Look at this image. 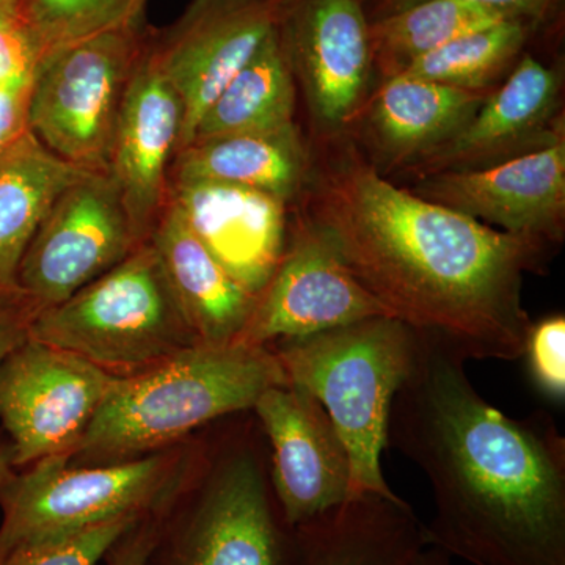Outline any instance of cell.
I'll use <instances>...</instances> for the list:
<instances>
[{"mask_svg":"<svg viewBox=\"0 0 565 565\" xmlns=\"http://www.w3.org/2000/svg\"><path fill=\"white\" fill-rule=\"evenodd\" d=\"M311 166V147L299 126L277 131L230 134L192 141L174 154L170 181H211L297 202Z\"/></svg>","mask_w":565,"mask_h":565,"instance_id":"obj_22","label":"cell"},{"mask_svg":"<svg viewBox=\"0 0 565 565\" xmlns=\"http://www.w3.org/2000/svg\"><path fill=\"white\" fill-rule=\"evenodd\" d=\"M252 412L269 441L270 481L289 525L311 522L351 498V457L315 396L273 386Z\"/></svg>","mask_w":565,"mask_h":565,"instance_id":"obj_15","label":"cell"},{"mask_svg":"<svg viewBox=\"0 0 565 565\" xmlns=\"http://www.w3.org/2000/svg\"><path fill=\"white\" fill-rule=\"evenodd\" d=\"M375 316L390 315L333 245L296 212L280 263L234 343L270 345Z\"/></svg>","mask_w":565,"mask_h":565,"instance_id":"obj_13","label":"cell"},{"mask_svg":"<svg viewBox=\"0 0 565 565\" xmlns=\"http://www.w3.org/2000/svg\"><path fill=\"white\" fill-rule=\"evenodd\" d=\"M182 122L180 95L148 54L145 40L122 98L109 167L140 243L150 241L166 207L169 170L180 147Z\"/></svg>","mask_w":565,"mask_h":565,"instance_id":"obj_17","label":"cell"},{"mask_svg":"<svg viewBox=\"0 0 565 565\" xmlns=\"http://www.w3.org/2000/svg\"><path fill=\"white\" fill-rule=\"evenodd\" d=\"M280 13L281 0H192L169 28L148 29V54L184 109L178 151L191 143L204 111L277 29Z\"/></svg>","mask_w":565,"mask_h":565,"instance_id":"obj_12","label":"cell"},{"mask_svg":"<svg viewBox=\"0 0 565 565\" xmlns=\"http://www.w3.org/2000/svg\"><path fill=\"white\" fill-rule=\"evenodd\" d=\"M504 20L514 17L468 0H423L385 14L371 21L374 73L390 79L457 36Z\"/></svg>","mask_w":565,"mask_h":565,"instance_id":"obj_25","label":"cell"},{"mask_svg":"<svg viewBox=\"0 0 565 565\" xmlns=\"http://www.w3.org/2000/svg\"><path fill=\"white\" fill-rule=\"evenodd\" d=\"M467 359L418 332L386 445L429 482L427 545L473 565H565V438L546 412L511 418L481 396Z\"/></svg>","mask_w":565,"mask_h":565,"instance_id":"obj_2","label":"cell"},{"mask_svg":"<svg viewBox=\"0 0 565 565\" xmlns=\"http://www.w3.org/2000/svg\"><path fill=\"white\" fill-rule=\"evenodd\" d=\"M170 473L167 455L90 467L71 463L68 455L44 457L0 484V556L122 516L154 514L166 503Z\"/></svg>","mask_w":565,"mask_h":565,"instance_id":"obj_8","label":"cell"},{"mask_svg":"<svg viewBox=\"0 0 565 565\" xmlns=\"http://www.w3.org/2000/svg\"><path fill=\"white\" fill-rule=\"evenodd\" d=\"M20 13V0H0V21Z\"/></svg>","mask_w":565,"mask_h":565,"instance_id":"obj_37","label":"cell"},{"mask_svg":"<svg viewBox=\"0 0 565 565\" xmlns=\"http://www.w3.org/2000/svg\"><path fill=\"white\" fill-rule=\"evenodd\" d=\"M145 565H303L299 531L285 519L270 467L253 446L226 449L170 533L156 519Z\"/></svg>","mask_w":565,"mask_h":565,"instance_id":"obj_7","label":"cell"},{"mask_svg":"<svg viewBox=\"0 0 565 565\" xmlns=\"http://www.w3.org/2000/svg\"><path fill=\"white\" fill-rule=\"evenodd\" d=\"M563 140V74L523 54L459 132L399 173L419 180L438 173L476 172Z\"/></svg>","mask_w":565,"mask_h":565,"instance_id":"obj_14","label":"cell"},{"mask_svg":"<svg viewBox=\"0 0 565 565\" xmlns=\"http://www.w3.org/2000/svg\"><path fill=\"white\" fill-rule=\"evenodd\" d=\"M408 191L550 248L565 232V140L489 169L419 178Z\"/></svg>","mask_w":565,"mask_h":565,"instance_id":"obj_16","label":"cell"},{"mask_svg":"<svg viewBox=\"0 0 565 565\" xmlns=\"http://www.w3.org/2000/svg\"><path fill=\"white\" fill-rule=\"evenodd\" d=\"M296 527L303 565H412L427 545L411 504L375 493L349 498Z\"/></svg>","mask_w":565,"mask_h":565,"instance_id":"obj_21","label":"cell"},{"mask_svg":"<svg viewBox=\"0 0 565 565\" xmlns=\"http://www.w3.org/2000/svg\"><path fill=\"white\" fill-rule=\"evenodd\" d=\"M148 29L143 22L88 36L43 58L29 98V131L55 156L109 173L126 88Z\"/></svg>","mask_w":565,"mask_h":565,"instance_id":"obj_6","label":"cell"},{"mask_svg":"<svg viewBox=\"0 0 565 565\" xmlns=\"http://www.w3.org/2000/svg\"><path fill=\"white\" fill-rule=\"evenodd\" d=\"M118 375L29 337L0 362V422L14 467L70 455Z\"/></svg>","mask_w":565,"mask_h":565,"instance_id":"obj_10","label":"cell"},{"mask_svg":"<svg viewBox=\"0 0 565 565\" xmlns=\"http://www.w3.org/2000/svg\"><path fill=\"white\" fill-rule=\"evenodd\" d=\"M156 514L141 519L107 552L109 565H145L154 545Z\"/></svg>","mask_w":565,"mask_h":565,"instance_id":"obj_34","label":"cell"},{"mask_svg":"<svg viewBox=\"0 0 565 565\" xmlns=\"http://www.w3.org/2000/svg\"><path fill=\"white\" fill-rule=\"evenodd\" d=\"M41 308L21 288L0 291V362L31 337Z\"/></svg>","mask_w":565,"mask_h":565,"instance_id":"obj_31","label":"cell"},{"mask_svg":"<svg viewBox=\"0 0 565 565\" xmlns=\"http://www.w3.org/2000/svg\"><path fill=\"white\" fill-rule=\"evenodd\" d=\"M296 79L275 29L204 111L192 141L288 128L296 125Z\"/></svg>","mask_w":565,"mask_h":565,"instance_id":"obj_24","label":"cell"},{"mask_svg":"<svg viewBox=\"0 0 565 565\" xmlns=\"http://www.w3.org/2000/svg\"><path fill=\"white\" fill-rule=\"evenodd\" d=\"M200 344H233L258 296L230 275L167 200L150 236Z\"/></svg>","mask_w":565,"mask_h":565,"instance_id":"obj_20","label":"cell"},{"mask_svg":"<svg viewBox=\"0 0 565 565\" xmlns=\"http://www.w3.org/2000/svg\"><path fill=\"white\" fill-rule=\"evenodd\" d=\"M41 62L43 51L21 13L0 21V87L32 82Z\"/></svg>","mask_w":565,"mask_h":565,"instance_id":"obj_30","label":"cell"},{"mask_svg":"<svg viewBox=\"0 0 565 565\" xmlns=\"http://www.w3.org/2000/svg\"><path fill=\"white\" fill-rule=\"evenodd\" d=\"M141 244L110 174H85L40 222L22 256L18 286L43 310L109 273Z\"/></svg>","mask_w":565,"mask_h":565,"instance_id":"obj_11","label":"cell"},{"mask_svg":"<svg viewBox=\"0 0 565 565\" xmlns=\"http://www.w3.org/2000/svg\"><path fill=\"white\" fill-rule=\"evenodd\" d=\"M535 385L563 403L565 397V318L548 316L531 323L525 353Z\"/></svg>","mask_w":565,"mask_h":565,"instance_id":"obj_29","label":"cell"},{"mask_svg":"<svg viewBox=\"0 0 565 565\" xmlns=\"http://www.w3.org/2000/svg\"><path fill=\"white\" fill-rule=\"evenodd\" d=\"M492 93L397 74L371 93L355 128L373 148L374 159L367 158L375 166L401 172L459 132Z\"/></svg>","mask_w":565,"mask_h":565,"instance_id":"obj_19","label":"cell"},{"mask_svg":"<svg viewBox=\"0 0 565 565\" xmlns=\"http://www.w3.org/2000/svg\"><path fill=\"white\" fill-rule=\"evenodd\" d=\"M31 338L115 375L200 344L151 241L70 299L40 310Z\"/></svg>","mask_w":565,"mask_h":565,"instance_id":"obj_5","label":"cell"},{"mask_svg":"<svg viewBox=\"0 0 565 565\" xmlns=\"http://www.w3.org/2000/svg\"><path fill=\"white\" fill-rule=\"evenodd\" d=\"M47 150L31 131L0 158V291L20 288L25 248L58 195L85 174Z\"/></svg>","mask_w":565,"mask_h":565,"instance_id":"obj_23","label":"cell"},{"mask_svg":"<svg viewBox=\"0 0 565 565\" xmlns=\"http://www.w3.org/2000/svg\"><path fill=\"white\" fill-rule=\"evenodd\" d=\"M412 565H452V557L437 546L426 545Z\"/></svg>","mask_w":565,"mask_h":565,"instance_id":"obj_35","label":"cell"},{"mask_svg":"<svg viewBox=\"0 0 565 565\" xmlns=\"http://www.w3.org/2000/svg\"><path fill=\"white\" fill-rule=\"evenodd\" d=\"M32 82L0 87V158L29 131Z\"/></svg>","mask_w":565,"mask_h":565,"instance_id":"obj_33","label":"cell"},{"mask_svg":"<svg viewBox=\"0 0 565 565\" xmlns=\"http://www.w3.org/2000/svg\"><path fill=\"white\" fill-rule=\"evenodd\" d=\"M370 28L364 0H281L277 32L316 139L351 134L373 93Z\"/></svg>","mask_w":565,"mask_h":565,"instance_id":"obj_9","label":"cell"},{"mask_svg":"<svg viewBox=\"0 0 565 565\" xmlns=\"http://www.w3.org/2000/svg\"><path fill=\"white\" fill-rule=\"evenodd\" d=\"M167 200L247 291L258 296L288 241L289 204L267 193L211 181H170Z\"/></svg>","mask_w":565,"mask_h":565,"instance_id":"obj_18","label":"cell"},{"mask_svg":"<svg viewBox=\"0 0 565 565\" xmlns=\"http://www.w3.org/2000/svg\"><path fill=\"white\" fill-rule=\"evenodd\" d=\"M418 2H423V0H364V6H366L370 20L373 21ZM468 2L503 11L509 17L541 22L545 20L546 14L557 0H468Z\"/></svg>","mask_w":565,"mask_h":565,"instance_id":"obj_32","label":"cell"},{"mask_svg":"<svg viewBox=\"0 0 565 565\" xmlns=\"http://www.w3.org/2000/svg\"><path fill=\"white\" fill-rule=\"evenodd\" d=\"M291 207L392 318L437 334L467 360L511 362L525 353L533 322L523 277L542 273L545 245L397 188L352 134L316 139Z\"/></svg>","mask_w":565,"mask_h":565,"instance_id":"obj_1","label":"cell"},{"mask_svg":"<svg viewBox=\"0 0 565 565\" xmlns=\"http://www.w3.org/2000/svg\"><path fill=\"white\" fill-rule=\"evenodd\" d=\"M288 385L326 408L351 457V498H397L382 473L390 408L414 364L418 330L375 316L270 344Z\"/></svg>","mask_w":565,"mask_h":565,"instance_id":"obj_4","label":"cell"},{"mask_svg":"<svg viewBox=\"0 0 565 565\" xmlns=\"http://www.w3.org/2000/svg\"><path fill=\"white\" fill-rule=\"evenodd\" d=\"M145 516H122L65 537L17 546L0 556V565H96Z\"/></svg>","mask_w":565,"mask_h":565,"instance_id":"obj_28","label":"cell"},{"mask_svg":"<svg viewBox=\"0 0 565 565\" xmlns=\"http://www.w3.org/2000/svg\"><path fill=\"white\" fill-rule=\"evenodd\" d=\"M539 22L514 18L449 41L404 73L468 92H494L522 58Z\"/></svg>","mask_w":565,"mask_h":565,"instance_id":"obj_26","label":"cell"},{"mask_svg":"<svg viewBox=\"0 0 565 565\" xmlns=\"http://www.w3.org/2000/svg\"><path fill=\"white\" fill-rule=\"evenodd\" d=\"M13 451H11V445H0V484L9 478L11 471H13Z\"/></svg>","mask_w":565,"mask_h":565,"instance_id":"obj_36","label":"cell"},{"mask_svg":"<svg viewBox=\"0 0 565 565\" xmlns=\"http://www.w3.org/2000/svg\"><path fill=\"white\" fill-rule=\"evenodd\" d=\"M278 385L288 382L273 345H193L139 373L118 375L70 462L154 455L204 424L252 412Z\"/></svg>","mask_w":565,"mask_h":565,"instance_id":"obj_3","label":"cell"},{"mask_svg":"<svg viewBox=\"0 0 565 565\" xmlns=\"http://www.w3.org/2000/svg\"><path fill=\"white\" fill-rule=\"evenodd\" d=\"M147 0H20L22 20L51 52L122 25L143 22Z\"/></svg>","mask_w":565,"mask_h":565,"instance_id":"obj_27","label":"cell"}]
</instances>
